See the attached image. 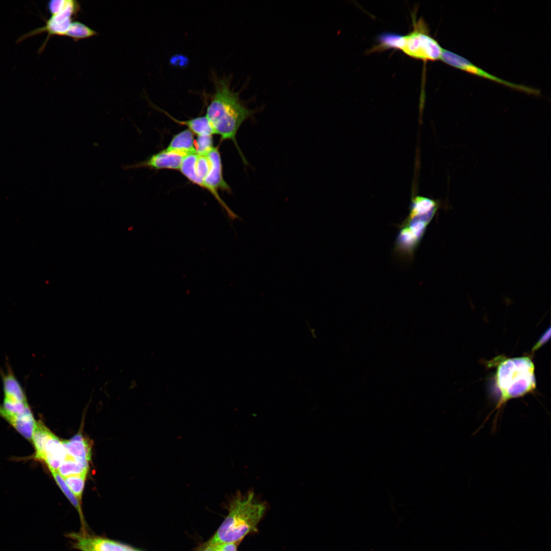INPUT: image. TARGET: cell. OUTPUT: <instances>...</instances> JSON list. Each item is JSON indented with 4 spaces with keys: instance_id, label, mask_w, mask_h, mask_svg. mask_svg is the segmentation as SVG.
<instances>
[{
    "instance_id": "cell-1",
    "label": "cell",
    "mask_w": 551,
    "mask_h": 551,
    "mask_svg": "<svg viewBox=\"0 0 551 551\" xmlns=\"http://www.w3.org/2000/svg\"><path fill=\"white\" fill-rule=\"evenodd\" d=\"M214 82L215 90L207 107L206 116L214 134L219 135L221 140L234 142L242 161L246 164L247 162L237 144L236 135L242 123L251 117L255 111L243 104L238 94L231 89L228 79H216Z\"/></svg>"
},
{
    "instance_id": "cell-2",
    "label": "cell",
    "mask_w": 551,
    "mask_h": 551,
    "mask_svg": "<svg viewBox=\"0 0 551 551\" xmlns=\"http://www.w3.org/2000/svg\"><path fill=\"white\" fill-rule=\"evenodd\" d=\"M266 509L257 502L253 492L237 495L230 502L229 513L208 545L240 542L248 533L256 532Z\"/></svg>"
},
{
    "instance_id": "cell-3",
    "label": "cell",
    "mask_w": 551,
    "mask_h": 551,
    "mask_svg": "<svg viewBox=\"0 0 551 551\" xmlns=\"http://www.w3.org/2000/svg\"><path fill=\"white\" fill-rule=\"evenodd\" d=\"M495 382L500 393L496 409L509 400L520 397L534 391L536 387L535 366L528 357L509 358L497 367Z\"/></svg>"
},
{
    "instance_id": "cell-4",
    "label": "cell",
    "mask_w": 551,
    "mask_h": 551,
    "mask_svg": "<svg viewBox=\"0 0 551 551\" xmlns=\"http://www.w3.org/2000/svg\"><path fill=\"white\" fill-rule=\"evenodd\" d=\"M413 30L404 35L402 51L408 56L424 61L440 60L443 48L430 34L427 24L422 18L413 20Z\"/></svg>"
},
{
    "instance_id": "cell-5",
    "label": "cell",
    "mask_w": 551,
    "mask_h": 551,
    "mask_svg": "<svg viewBox=\"0 0 551 551\" xmlns=\"http://www.w3.org/2000/svg\"><path fill=\"white\" fill-rule=\"evenodd\" d=\"M80 8L78 2L67 0L66 5L61 11L57 14L52 15L48 19H44L45 23L44 26L22 35L18 39L17 42H20L27 38L39 34L47 33V37L39 49V53H41L51 36L54 35L65 36L74 18L77 16L80 11Z\"/></svg>"
},
{
    "instance_id": "cell-6",
    "label": "cell",
    "mask_w": 551,
    "mask_h": 551,
    "mask_svg": "<svg viewBox=\"0 0 551 551\" xmlns=\"http://www.w3.org/2000/svg\"><path fill=\"white\" fill-rule=\"evenodd\" d=\"M440 60L450 66L469 73L504 85L508 87L531 94L539 95L540 91L528 86L510 82L492 75L464 57L446 49H443Z\"/></svg>"
},
{
    "instance_id": "cell-7",
    "label": "cell",
    "mask_w": 551,
    "mask_h": 551,
    "mask_svg": "<svg viewBox=\"0 0 551 551\" xmlns=\"http://www.w3.org/2000/svg\"><path fill=\"white\" fill-rule=\"evenodd\" d=\"M206 155L210 161L211 166L209 173L204 180L205 188L214 196L225 210L231 220L233 221L236 219H241L229 208L217 191L218 189L227 191L230 190L229 186L223 178L221 158L218 148L213 147Z\"/></svg>"
},
{
    "instance_id": "cell-8",
    "label": "cell",
    "mask_w": 551,
    "mask_h": 551,
    "mask_svg": "<svg viewBox=\"0 0 551 551\" xmlns=\"http://www.w3.org/2000/svg\"><path fill=\"white\" fill-rule=\"evenodd\" d=\"M73 548L80 551H134L127 545L103 537L89 534L86 531L67 535Z\"/></svg>"
},
{
    "instance_id": "cell-9",
    "label": "cell",
    "mask_w": 551,
    "mask_h": 551,
    "mask_svg": "<svg viewBox=\"0 0 551 551\" xmlns=\"http://www.w3.org/2000/svg\"><path fill=\"white\" fill-rule=\"evenodd\" d=\"M182 153L167 151L165 149L153 155L147 159L123 166L125 170L140 168H149L156 170L170 169L179 170L184 157Z\"/></svg>"
},
{
    "instance_id": "cell-10",
    "label": "cell",
    "mask_w": 551,
    "mask_h": 551,
    "mask_svg": "<svg viewBox=\"0 0 551 551\" xmlns=\"http://www.w3.org/2000/svg\"><path fill=\"white\" fill-rule=\"evenodd\" d=\"M0 416L12 425L23 437L30 441H32L36 421L30 406L21 414L14 415L6 412L0 405Z\"/></svg>"
},
{
    "instance_id": "cell-11",
    "label": "cell",
    "mask_w": 551,
    "mask_h": 551,
    "mask_svg": "<svg viewBox=\"0 0 551 551\" xmlns=\"http://www.w3.org/2000/svg\"><path fill=\"white\" fill-rule=\"evenodd\" d=\"M66 456V450L62 441L54 435L46 445L44 462L50 471H57Z\"/></svg>"
},
{
    "instance_id": "cell-12",
    "label": "cell",
    "mask_w": 551,
    "mask_h": 551,
    "mask_svg": "<svg viewBox=\"0 0 551 551\" xmlns=\"http://www.w3.org/2000/svg\"><path fill=\"white\" fill-rule=\"evenodd\" d=\"M165 149L186 155L196 153L193 133L189 130H185L175 135Z\"/></svg>"
},
{
    "instance_id": "cell-13",
    "label": "cell",
    "mask_w": 551,
    "mask_h": 551,
    "mask_svg": "<svg viewBox=\"0 0 551 551\" xmlns=\"http://www.w3.org/2000/svg\"><path fill=\"white\" fill-rule=\"evenodd\" d=\"M54 434L41 422L36 421L32 441L35 449V458L44 461L45 449L48 441Z\"/></svg>"
},
{
    "instance_id": "cell-14",
    "label": "cell",
    "mask_w": 551,
    "mask_h": 551,
    "mask_svg": "<svg viewBox=\"0 0 551 551\" xmlns=\"http://www.w3.org/2000/svg\"><path fill=\"white\" fill-rule=\"evenodd\" d=\"M378 44L370 49V52H381L389 49L402 50L404 44L405 36L393 32L382 33L378 36Z\"/></svg>"
},
{
    "instance_id": "cell-15",
    "label": "cell",
    "mask_w": 551,
    "mask_h": 551,
    "mask_svg": "<svg viewBox=\"0 0 551 551\" xmlns=\"http://www.w3.org/2000/svg\"><path fill=\"white\" fill-rule=\"evenodd\" d=\"M158 109L161 110L163 112H164L176 122L187 126L190 131L193 133L196 134L197 136L204 135H212L214 134L213 128L206 116H199L188 120L181 121L173 118L168 113L165 112V111L159 108Z\"/></svg>"
},
{
    "instance_id": "cell-16",
    "label": "cell",
    "mask_w": 551,
    "mask_h": 551,
    "mask_svg": "<svg viewBox=\"0 0 551 551\" xmlns=\"http://www.w3.org/2000/svg\"><path fill=\"white\" fill-rule=\"evenodd\" d=\"M67 454L73 458H82L90 461L91 448L88 441L85 438L81 441H62Z\"/></svg>"
},
{
    "instance_id": "cell-17",
    "label": "cell",
    "mask_w": 551,
    "mask_h": 551,
    "mask_svg": "<svg viewBox=\"0 0 551 551\" xmlns=\"http://www.w3.org/2000/svg\"><path fill=\"white\" fill-rule=\"evenodd\" d=\"M51 472L57 484L58 485L63 493L70 501L71 504L77 509L83 525L82 531H86L85 522L84 521V518L81 508V503L68 487L63 477H61L57 471H51Z\"/></svg>"
},
{
    "instance_id": "cell-18",
    "label": "cell",
    "mask_w": 551,
    "mask_h": 551,
    "mask_svg": "<svg viewBox=\"0 0 551 551\" xmlns=\"http://www.w3.org/2000/svg\"><path fill=\"white\" fill-rule=\"evenodd\" d=\"M97 35V32L79 21H73L65 35L74 41L91 37Z\"/></svg>"
},
{
    "instance_id": "cell-19",
    "label": "cell",
    "mask_w": 551,
    "mask_h": 551,
    "mask_svg": "<svg viewBox=\"0 0 551 551\" xmlns=\"http://www.w3.org/2000/svg\"><path fill=\"white\" fill-rule=\"evenodd\" d=\"M57 471L63 478L73 475L87 474L88 472L79 466L73 457L67 454L65 460L61 464Z\"/></svg>"
},
{
    "instance_id": "cell-20",
    "label": "cell",
    "mask_w": 551,
    "mask_h": 551,
    "mask_svg": "<svg viewBox=\"0 0 551 551\" xmlns=\"http://www.w3.org/2000/svg\"><path fill=\"white\" fill-rule=\"evenodd\" d=\"M211 166L210 161L206 155L198 154L195 163V173L197 177L195 184L205 188L204 180L209 173Z\"/></svg>"
},
{
    "instance_id": "cell-21",
    "label": "cell",
    "mask_w": 551,
    "mask_h": 551,
    "mask_svg": "<svg viewBox=\"0 0 551 551\" xmlns=\"http://www.w3.org/2000/svg\"><path fill=\"white\" fill-rule=\"evenodd\" d=\"M86 474L63 478L66 484L81 504Z\"/></svg>"
},
{
    "instance_id": "cell-22",
    "label": "cell",
    "mask_w": 551,
    "mask_h": 551,
    "mask_svg": "<svg viewBox=\"0 0 551 551\" xmlns=\"http://www.w3.org/2000/svg\"><path fill=\"white\" fill-rule=\"evenodd\" d=\"M195 143L196 153L199 155H206L213 147L212 135L197 136Z\"/></svg>"
},
{
    "instance_id": "cell-23",
    "label": "cell",
    "mask_w": 551,
    "mask_h": 551,
    "mask_svg": "<svg viewBox=\"0 0 551 551\" xmlns=\"http://www.w3.org/2000/svg\"><path fill=\"white\" fill-rule=\"evenodd\" d=\"M67 2V0H54L48 2L47 7L50 14L54 15L61 11Z\"/></svg>"
},
{
    "instance_id": "cell-24",
    "label": "cell",
    "mask_w": 551,
    "mask_h": 551,
    "mask_svg": "<svg viewBox=\"0 0 551 551\" xmlns=\"http://www.w3.org/2000/svg\"><path fill=\"white\" fill-rule=\"evenodd\" d=\"M239 542L221 543L214 545V551H237Z\"/></svg>"
},
{
    "instance_id": "cell-25",
    "label": "cell",
    "mask_w": 551,
    "mask_h": 551,
    "mask_svg": "<svg viewBox=\"0 0 551 551\" xmlns=\"http://www.w3.org/2000/svg\"><path fill=\"white\" fill-rule=\"evenodd\" d=\"M550 336V329L549 328L548 330L541 336L537 343L535 344L532 348V352H534L538 349L542 345H543L549 339Z\"/></svg>"
},
{
    "instance_id": "cell-26",
    "label": "cell",
    "mask_w": 551,
    "mask_h": 551,
    "mask_svg": "<svg viewBox=\"0 0 551 551\" xmlns=\"http://www.w3.org/2000/svg\"><path fill=\"white\" fill-rule=\"evenodd\" d=\"M204 551H214V545H208Z\"/></svg>"
},
{
    "instance_id": "cell-27",
    "label": "cell",
    "mask_w": 551,
    "mask_h": 551,
    "mask_svg": "<svg viewBox=\"0 0 551 551\" xmlns=\"http://www.w3.org/2000/svg\"><path fill=\"white\" fill-rule=\"evenodd\" d=\"M134 551H139V550L135 549Z\"/></svg>"
}]
</instances>
